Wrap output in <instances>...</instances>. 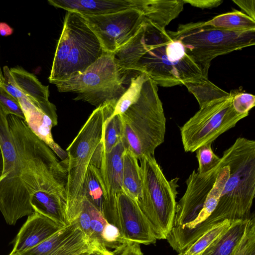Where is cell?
<instances>
[{
	"instance_id": "cell-1",
	"label": "cell",
	"mask_w": 255,
	"mask_h": 255,
	"mask_svg": "<svg viewBox=\"0 0 255 255\" xmlns=\"http://www.w3.org/2000/svg\"><path fill=\"white\" fill-rule=\"evenodd\" d=\"M22 171V179L36 212L61 227L69 222L66 204L67 173L52 149L15 116H7Z\"/></svg>"
},
{
	"instance_id": "cell-2",
	"label": "cell",
	"mask_w": 255,
	"mask_h": 255,
	"mask_svg": "<svg viewBox=\"0 0 255 255\" xmlns=\"http://www.w3.org/2000/svg\"><path fill=\"white\" fill-rule=\"evenodd\" d=\"M229 176L217 205L204 222L190 230L175 229L173 241L183 250L215 225L225 221L249 219L255 195V141L238 138L223 152Z\"/></svg>"
},
{
	"instance_id": "cell-3",
	"label": "cell",
	"mask_w": 255,
	"mask_h": 255,
	"mask_svg": "<svg viewBox=\"0 0 255 255\" xmlns=\"http://www.w3.org/2000/svg\"><path fill=\"white\" fill-rule=\"evenodd\" d=\"M117 103L96 108L67 147L61 162L67 173L66 204L69 222L75 220L85 199L84 181L88 166L99 168L104 152L105 124L113 115Z\"/></svg>"
},
{
	"instance_id": "cell-4",
	"label": "cell",
	"mask_w": 255,
	"mask_h": 255,
	"mask_svg": "<svg viewBox=\"0 0 255 255\" xmlns=\"http://www.w3.org/2000/svg\"><path fill=\"white\" fill-rule=\"evenodd\" d=\"M145 52L133 72L145 73L158 86L170 87L201 78H208L186 53L182 43L165 28L145 18Z\"/></svg>"
},
{
	"instance_id": "cell-5",
	"label": "cell",
	"mask_w": 255,
	"mask_h": 255,
	"mask_svg": "<svg viewBox=\"0 0 255 255\" xmlns=\"http://www.w3.org/2000/svg\"><path fill=\"white\" fill-rule=\"evenodd\" d=\"M120 116L125 148L138 160L144 156L154 155L156 148L164 141L166 118L157 85L148 76L137 101Z\"/></svg>"
},
{
	"instance_id": "cell-6",
	"label": "cell",
	"mask_w": 255,
	"mask_h": 255,
	"mask_svg": "<svg viewBox=\"0 0 255 255\" xmlns=\"http://www.w3.org/2000/svg\"><path fill=\"white\" fill-rule=\"evenodd\" d=\"M105 52L80 14L67 11L57 42L49 81L54 84L84 72Z\"/></svg>"
},
{
	"instance_id": "cell-7",
	"label": "cell",
	"mask_w": 255,
	"mask_h": 255,
	"mask_svg": "<svg viewBox=\"0 0 255 255\" xmlns=\"http://www.w3.org/2000/svg\"><path fill=\"white\" fill-rule=\"evenodd\" d=\"M139 161L141 192L137 202L156 240L166 239L173 226L179 178L168 180L154 155Z\"/></svg>"
},
{
	"instance_id": "cell-8",
	"label": "cell",
	"mask_w": 255,
	"mask_h": 255,
	"mask_svg": "<svg viewBox=\"0 0 255 255\" xmlns=\"http://www.w3.org/2000/svg\"><path fill=\"white\" fill-rule=\"evenodd\" d=\"M167 32L182 43L187 55L207 77L215 58L255 44V29L231 31L208 25L204 21L180 24L176 31Z\"/></svg>"
},
{
	"instance_id": "cell-9",
	"label": "cell",
	"mask_w": 255,
	"mask_h": 255,
	"mask_svg": "<svg viewBox=\"0 0 255 255\" xmlns=\"http://www.w3.org/2000/svg\"><path fill=\"white\" fill-rule=\"evenodd\" d=\"M128 74L119 66L113 53L105 52L84 72L55 85L60 92L76 94L74 100L97 108L109 102L117 103L128 88L124 83Z\"/></svg>"
},
{
	"instance_id": "cell-10",
	"label": "cell",
	"mask_w": 255,
	"mask_h": 255,
	"mask_svg": "<svg viewBox=\"0 0 255 255\" xmlns=\"http://www.w3.org/2000/svg\"><path fill=\"white\" fill-rule=\"evenodd\" d=\"M7 115L0 105V147L3 167L0 180V211L6 223L14 225L18 219L34 211L22 179V171L10 132Z\"/></svg>"
},
{
	"instance_id": "cell-11",
	"label": "cell",
	"mask_w": 255,
	"mask_h": 255,
	"mask_svg": "<svg viewBox=\"0 0 255 255\" xmlns=\"http://www.w3.org/2000/svg\"><path fill=\"white\" fill-rule=\"evenodd\" d=\"M229 97L212 101L199 110L181 127L180 134L185 152H195L212 143L220 135L236 126L246 117L238 114L232 105L233 91Z\"/></svg>"
},
{
	"instance_id": "cell-12",
	"label": "cell",
	"mask_w": 255,
	"mask_h": 255,
	"mask_svg": "<svg viewBox=\"0 0 255 255\" xmlns=\"http://www.w3.org/2000/svg\"><path fill=\"white\" fill-rule=\"evenodd\" d=\"M81 15L99 39L104 51L112 53L130 40L145 22L142 11L135 8L108 14Z\"/></svg>"
},
{
	"instance_id": "cell-13",
	"label": "cell",
	"mask_w": 255,
	"mask_h": 255,
	"mask_svg": "<svg viewBox=\"0 0 255 255\" xmlns=\"http://www.w3.org/2000/svg\"><path fill=\"white\" fill-rule=\"evenodd\" d=\"M222 163L204 175L195 170L186 181L184 194L177 203L173 228L181 227L193 222L203 209L217 176Z\"/></svg>"
},
{
	"instance_id": "cell-14",
	"label": "cell",
	"mask_w": 255,
	"mask_h": 255,
	"mask_svg": "<svg viewBox=\"0 0 255 255\" xmlns=\"http://www.w3.org/2000/svg\"><path fill=\"white\" fill-rule=\"evenodd\" d=\"M116 200L120 230L125 241L139 245L154 244L156 239L137 201L123 190L118 193Z\"/></svg>"
},
{
	"instance_id": "cell-15",
	"label": "cell",
	"mask_w": 255,
	"mask_h": 255,
	"mask_svg": "<svg viewBox=\"0 0 255 255\" xmlns=\"http://www.w3.org/2000/svg\"><path fill=\"white\" fill-rule=\"evenodd\" d=\"M63 227L48 218L34 212L28 216L27 220L14 239L12 242L13 248L11 252L20 254L29 250L46 240Z\"/></svg>"
},
{
	"instance_id": "cell-16",
	"label": "cell",
	"mask_w": 255,
	"mask_h": 255,
	"mask_svg": "<svg viewBox=\"0 0 255 255\" xmlns=\"http://www.w3.org/2000/svg\"><path fill=\"white\" fill-rule=\"evenodd\" d=\"M49 4L83 15H100L129 8L140 10L141 0H48Z\"/></svg>"
},
{
	"instance_id": "cell-17",
	"label": "cell",
	"mask_w": 255,
	"mask_h": 255,
	"mask_svg": "<svg viewBox=\"0 0 255 255\" xmlns=\"http://www.w3.org/2000/svg\"><path fill=\"white\" fill-rule=\"evenodd\" d=\"M125 147L122 142L119 143L109 153L104 150L99 172L104 197L117 196L123 190V155Z\"/></svg>"
},
{
	"instance_id": "cell-18",
	"label": "cell",
	"mask_w": 255,
	"mask_h": 255,
	"mask_svg": "<svg viewBox=\"0 0 255 255\" xmlns=\"http://www.w3.org/2000/svg\"><path fill=\"white\" fill-rule=\"evenodd\" d=\"M183 0H141L140 11L145 18L165 28L183 10Z\"/></svg>"
},
{
	"instance_id": "cell-19",
	"label": "cell",
	"mask_w": 255,
	"mask_h": 255,
	"mask_svg": "<svg viewBox=\"0 0 255 255\" xmlns=\"http://www.w3.org/2000/svg\"><path fill=\"white\" fill-rule=\"evenodd\" d=\"M250 218L233 222L200 255H234L246 232Z\"/></svg>"
},
{
	"instance_id": "cell-20",
	"label": "cell",
	"mask_w": 255,
	"mask_h": 255,
	"mask_svg": "<svg viewBox=\"0 0 255 255\" xmlns=\"http://www.w3.org/2000/svg\"><path fill=\"white\" fill-rule=\"evenodd\" d=\"M10 73L16 87L27 97L37 103L48 100V86H45L37 77L21 68H12Z\"/></svg>"
},
{
	"instance_id": "cell-21",
	"label": "cell",
	"mask_w": 255,
	"mask_h": 255,
	"mask_svg": "<svg viewBox=\"0 0 255 255\" xmlns=\"http://www.w3.org/2000/svg\"><path fill=\"white\" fill-rule=\"evenodd\" d=\"M138 160L125 149L123 155V190L137 202L141 192V181Z\"/></svg>"
},
{
	"instance_id": "cell-22",
	"label": "cell",
	"mask_w": 255,
	"mask_h": 255,
	"mask_svg": "<svg viewBox=\"0 0 255 255\" xmlns=\"http://www.w3.org/2000/svg\"><path fill=\"white\" fill-rule=\"evenodd\" d=\"M145 22L135 35L114 54L119 66L123 70L133 71L145 50L144 40Z\"/></svg>"
},
{
	"instance_id": "cell-23",
	"label": "cell",
	"mask_w": 255,
	"mask_h": 255,
	"mask_svg": "<svg viewBox=\"0 0 255 255\" xmlns=\"http://www.w3.org/2000/svg\"><path fill=\"white\" fill-rule=\"evenodd\" d=\"M183 85L195 97L200 108L212 101L227 98L230 95V93L221 89L211 82L208 78L204 77L184 82Z\"/></svg>"
},
{
	"instance_id": "cell-24",
	"label": "cell",
	"mask_w": 255,
	"mask_h": 255,
	"mask_svg": "<svg viewBox=\"0 0 255 255\" xmlns=\"http://www.w3.org/2000/svg\"><path fill=\"white\" fill-rule=\"evenodd\" d=\"M204 22L208 25L231 31H240L255 29V20L244 13L237 10L218 15Z\"/></svg>"
},
{
	"instance_id": "cell-25",
	"label": "cell",
	"mask_w": 255,
	"mask_h": 255,
	"mask_svg": "<svg viewBox=\"0 0 255 255\" xmlns=\"http://www.w3.org/2000/svg\"><path fill=\"white\" fill-rule=\"evenodd\" d=\"M78 228L76 221L62 228L36 246L20 253L22 255H51L63 244Z\"/></svg>"
},
{
	"instance_id": "cell-26",
	"label": "cell",
	"mask_w": 255,
	"mask_h": 255,
	"mask_svg": "<svg viewBox=\"0 0 255 255\" xmlns=\"http://www.w3.org/2000/svg\"><path fill=\"white\" fill-rule=\"evenodd\" d=\"M85 197L102 213L104 197L100 180L99 169L90 165L86 171L84 181Z\"/></svg>"
},
{
	"instance_id": "cell-27",
	"label": "cell",
	"mask_w": 255,
	"mask_h": 255,
	"mask_svg": "<svg viewBox=\"0 0 255 255\" xmlns=\"http://www.w3.org/2000/svg\"><path fill=\"white\" fill-rule=\"evenodd\" d=\"M232 222L230 220H225L215 225L179 253L178 255H200L215 239L229 228Z\"/></svg>"
},
{
	"instance_id": "cell-28",
	"label": "cell",
	"mask_w": 255,
	"mask_h": 255,
	"mask_svg": "<svg viewBox=\"0 0 255 255\" xmlns=\"http://www.w3.org/2000/svg\"><path fill=\"white\" fill-rule=\"evenodd\" d=\"M84 202L91 217L89 239L98 250L106 253H112V252L110 251L105 246L102 238V232L107 223L106 220L98 209L86 197Z\"/></svg>"
},
{
	"instance_id": "cell-29",
	"label": "cell",
	"mask_w": 255,
	"mask_h": 255,
	"mask_svg": "<svg viewBox=\"0 0 255 255\" xmlns=\"http://www.w3.org/2000/svg\"><path fill=\"white\" fill-rule=\"evenodd\" d=\"M147 75L143 73H137L130 80L128 87L117 102L112 115H120L134 104L138 100L142 85Z\"/></svg>"
},
{
	"instance_id": "cell-30",
	"label": "cell",
	"mask_w": 255,
	"mask_h": 255,
	"mask_svg": "<svg viewBox=\"0 0 255 255\" xmlns=\"http://www.w3.org/2000/svg\"><path fill=\"white\" fill-rule=\"evenodd\" d=\"M123 124L120 115H111L105 124L103 146L106 153L110 152L122 141Z\"/></svg>"
},
{
	"instance_id": "cell-31",
	"label": "cell",
	"mask_w": 255,
	"mask_h": 255,
	"mask_svg": "<svg viewBox=\"0 0 255 255\" xmlns=\"http://www.w3.org/2000/svg\"><path fill=\"white\" fill-rule=\"evenodd\" d=\"M198 162L197 172L204 175L211 171L219 164L221 157L218 156L213 152L211 144H207L199 147L196 151Z\"/></svg>"
},
{
	"instance_id": "cell-32",
	"label": "cell",
	"mask_w": 255,
	"mask_h": 255,
	"mask_svg": "<svg viewBox=\"0 0 255 255\" xmlns=\"http://www.w3.org/2000/svg\"><path fill=\"white\" fill-rule=\"evenodd\" d=\"M234 255H255V218L252 214L246 232Z\"/></svg>"
},
{
	"instance_id": "cell-33",
	"label": "cell",
	"mask_w": 255,
	"mask_h": 255,
	"mask_svg": "<svg viewBox=\"0 0 255 255\" xmlns=\"http://www.w3.org/2000/svg\"><path fill=\"white\" fill-rule=\"evenodd\" d=\"M232 91L233 109L239 115L248 116L249 111L255 106V96L239 90Z\"/></svg>"
},
{
	"instance_id": "cell-34",
	"label": "cell",
	"mask_w": 255,
	"mask_h": 255,
	"mask_svg": "<svg viewBox=\"0 0 255 255\" xmlns=\"http://www.w3.org/2000/svg\"><path fill=\"white\" fill-rule=\"evenodd\" d=\"M0 105L7 115L15 116L25 121V117L18 101L0 86Z\"/></svg>"
},
{
	"instance_id": "cell-35",
	"label": "cell",
	"mask_w": 255,
	"mask_h": 255,
	"mask_svg": "<svg viewBox=\"0 0 255 255\" xmlns=\"http://www.w3.org/2000/svg\"><path fill=\"white\" fill-rule=\"evenodd\" d=\"M4 83L2 87L17 100L24 95L16 87L10 73V69L6 66L3 67Z\"/></svg>"
},
{
	"instance_id": "cell-36",
	"label": "cell",
	"mask_w": 255,
	"mask_h": 255,
	"mask_svg": "<svg viewBox=\"0 0 255 255\" xmlns=\"http://www.w3.org/2000/svg\"><path fill=\"white\" fill-rule=\"evenodd\" d=\"M75 221H76L79 228L89 238L90 234L91 217L84 201L80 211Z\"/></svg>"
},
{
	"instance_id": "cell-37",
	"label": "cell",
	"mask_w": 255,
	"mask_h": 255,
	"mask_svg": "<svg viewBox=\"0 0 255 255\" xmlns=\"http://www.w3.org/2000/svg\"><path fill=\"white\" fill-rule=\"evenodd\" d=\"M183 2L201 9L217 7L223 2V0H183Z\"/></svg>"
},
{
	"instance_id": "cell-38",
	"label": "cell",
	"mask_w": 255,
	"mask_h": 255,
	"mask_svg": "<svg viewBox=\"0 0 255 255\" xmlns=\"http://www.w3.org/2000/svg\"><path fill=\"white\" fill-rule=\"evenodd\" d=\"M232 1L246 12L247 15L255 20V0H232Z\"/></svg>"
},
{
	"instance_id": "cell-39",
	"label": "cell",
	"mask_w": 255,
	"mask_h": 255,
	"mask_svg": "<svg viewBox=\"0 0 255 255\" xmlns=\"http://www.w3.org/2000/svg\"><path fill=\"white\" fill-rule=\"evenodd\" d=\"M114 255H143V254L139 244L129 242L119 252L114 253Z\"/></svg>"
},
{
	"instance_id": "cell-40",
	"label": "cell",
	"mask_w": 255,
	"mask_h": 255,
	"mask_svg": "<svg viewBox=\"0 0 255 255\" xmlns=\"http://www.w3.org/2000/svg\"><path fill=\"white\" fill-rule=\"evenodd\" d=\"M13 29L5 22H0V35L7 36L12 34Z\"/></svg>"
},
{
	"instance_id": "cell-41",
	"label": "cell",
	"mask_w": 255,
	"mask_h": 255,
	"mask_svg": "<svg viewBox=\"0 0 255 255\" xmlns=\"http://www.w3.org/2000/svg\"><path fill=\"white\" fill-rule=\"evenodd\" d=\"M86 255H114V253L112 252L111 253H106L100 250L95 249L88 253Z\"/></svg>"
},
{
	"instance_id": "cell-42",
	"label": "cell",
	"mask_w": 255,
	"mask_h": 255,
	"mask_svg": "<svg viewBox=\"0 0 255 255\" xmlns=\"http://www.w3.org/2000/svg\"><path fill=\"white\" fill-rule=\"evenodd\" d=\"M3 161L1 150L0 147V180L3 173Z\"/></svg>"
},
{
	"instance_id": "cell-43",
	"label": "cell",
	"mask_w": 255,
	"mask_h": 255,
	"mask_svg": "<svg viewBox=\"0 0 255 255\" xmlns=\"http://www.w3.org/2000/svg\"><path fill=\"white\" fill-rule=\"evenodd\" d=\"M3 83H4V77H3V75L2 73V72H1V70L0 69V87H2V85L3 84Z\"/></svg>"
},
{
	"instance_id": "cell-44",
	"label": "cell",
	"mask_w": 255,
	"mask_h": 255,
	"mask_svg": "<svg viewBox=\"0 0 255 255\" xmlns=\"http://www.w3.org/2000/svg\"><path fill=\"white\" fill-rule=\"evenodd\" d=\"M8 255H22L19 253H13L11 252V253Z\"/></svg>"
}]
</instances>
